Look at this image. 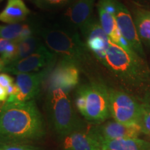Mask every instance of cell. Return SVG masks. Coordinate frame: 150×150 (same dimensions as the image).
Wrapping results in <instances>:
<instances>
[{"mask_svg": "<svg viewBox=\"0 0 150 150\" xmlns=\"http://www.w3.org/2000/svg\"><path fill=\"white\" fill-rule=\"evenodd\" d=\"M24 24H11L0 25V38L18 42L20 40Z\"/></svg>", "mask_w": 150, "mask_h": 150, "instance_id": "20", "label": "cell"}, {"mask_svg": "<svg viewBox=\"0 0 150 150\" xmlns=\"http://www.w3.org/2000/svg\"><path fill=\"white\" fill-rule=\"evenodd\" d=\"M38 6L43 8L63 6L74 0H33Z\"/></svg>", "mask_w": 150, "mask_h": 150, "instance_id": "23", "label": "cell"}, {"mask_svg": "<svg viewBox=\"0 0 150 150\" xmlns=\"http://www.w3.org/2000/svg\"><path fill=\"white\" fill-rule=\"evenodd\" d=\"M29 13L23 0H7L5 8L0 12V22L6 24L21 23Z\"/></svg>", "mask_w": 150, "mask_h": 150, "instance_id": "16", "label": "cell"}, {"mask_svg": "<svg viewBox=\"0 0 150 150\" xmlns=\"http://www.w3.org/2000/svg\"><path fill=\"white\" fill-rule=\"evenodd\" d=\"M46 107L52 128L60 138L83 129V123L74 109L68 93L60 88H48Z\"/></svg>", "mask_w": 150, "mask_h": 150, "instance_id": "3", "label": "cell"}, {"mask_svg": "<svg viewBox=\"0 0 150 150\" xmlns=\"http://www.w3.org/2000/svg\"><path fill=\"white\" fill-rule=\"evenodd\" d=\"M62 150H104L91 129L78 131L63 138Z\"/></svg>", "mask_w": 150, "mask_h": 150, "instance_id": "15", "label": "cell"}, {"mask_svg": "<svg viewBox=\"0 0 150 150\" xmlns=\"http://www.w3.org/2000/svg\"><path fill=\"white\" fill-rule=\"evenodd\" d=\"M11 42V40H6V39L0 38V54H1L6 48L8 45Z\"/></svg>", "mask_w": 150, "mask_h": 150, "instance_id": "25", "label": "cell"}, {"mask_svg": "<svg viewBox=\"0 0 150 150\" xmlns=\"http://www.w3.org/2000/svg\"><path fill=\"white\" fill-rule=\"evenodd\" d=\"M52 69L16 75V84L18 93L16 96L8 97L6 102L21 103L34 99L40 93L41 86Z\"/></svg>", "mask_w": 150, "mask_h": 150, "instance_id": "10", "label": "cell"}, {"mask_svg": "<svg viewBox=\"0 0 150 150\" xmlns=\"http://www.w3.org/2000/svg\"><path fill=\"white\" fill-rule=\"evenodd\" d=\"M138 125L142 133L150 136V104H142V110Z\"/></svg>", "mask_w": 150, "mask_h": 150, "instance_id": "22", "label": "cell"}, {"mask_svg": "<svg viewBox=\"0 0 150 150\" xmlns=\"http://www.w3.org/2000/svg\"><path fill=\"white\" fill-rule=\"evenodd\" d=\"M142 12L144 13V14H145V16H147L148 18H150V11L146 10V9H142Z\"/></svg>", "mask_w": 150, "mask_h": 150, "instance_id": "28", "label": "cell"}, {"mask_svg": "<svg viewBox=\"0 0 150 150\" xmlns=\"http://www.w3.org/2000/svg\"><path fill=\"white\" fill-rule=\"evenodd\" d=\"M133 18L141 42L150 45V18L144 14L142 8H137L135 11Z\"/></svg>", "mask_w": 150, "mask_h": 150, "instance_id": "19", "label": "cell"}, {"mask_svg": "<svg viewBox=\"0 0 150 150\" xmlns=\"http://www.w3.org/2000/svg\"><path fill=\"white\" fill-rule=\"evenodd\" d=\"M75 105L89 122L102 123L110 117L108 88L99 82L79 86L75 93Z\"/></svg>", "mask_w": 150, "mask_h": 150, "instance_id": "4", "label": "cell"}, {"mask_svg": "<svg viewBox=\"0 0 150 150\" xmlns=\"http://www.w3.org/2000/svg\"><path fill=\"white\" fill-rule=\"evenodd\" d=\"M93 133L102 143V141L119 138H138L141 129L138 124L126 125L116 121H108L91 128Z\"/></svg>", "mask_w": 150, "mask_h": 150, "instance_id": "12", "label": "cell"}, {"mask_svg": "<svg viewBox=\"0 0 150 150\" xmlns=\"http://www.w3.org/2000/svg\"><path fill=\"white\" fill-rule=\"evenodd\" d=\"M0 150H45L37 146L26 142H11L0 140Z\"/></svg>", "mask_w": 150, "mask_h": 150, "instance_id": "21", "label": "cell"}, {"mask_svg": "<svg viewBox=\"0 0 150 150\" xmlns=\"http://www.w3.org/2000/svg\"><path fill=\"white\" fill-rule=\"evenodd\" d=\"M45 45L40 38L35 35L24 38L17 42L16 52L11 63L22 60L38 51Z\"/></svg>", "mask_w": 150, "mask_h": 150, "instance_id": "18", "label": "cell"}, {"mask_svg": "<svg viewBox=\"0 0 150 150\" xmlns=\"http://www.w3.org/2000/svg\"><path fill=\"white\" fill-rule=\"evenodd\" d=\"M79 79V65L69 60L60 59L45 81L47 85V89L60 88L68 93L78 86Z\"/></svg>", "mask_w": 150, "mask_h": 150, "instance_id": "8", "label": "cell"}, {"mask_svg": "<svg viewBox=\"0 0 150 150\" xmlns=\"http://www.w3.org/2000/svg\"><path fill=\"white\" fill-rule=\"evenodd\" d=\"M110 117L126 125L138 124L142 110V104L129 94L113 88H108Z\"/></svg>", "mask_w": 150, "mask_h": 150, "instance_id": "6", "label": "cell"}, {"mask_svg": "<svg viewBox=\"0 0 150 150\" xmlns=\"http://www.w3.org/2000/svg\"><path fill=\"white\" fill-rule=\"evenodd\" d=\"M81 33L85 40L84 43L86 48L104 65L110 40L99 22L93 18Z\"/></svg>", "mask_w": 150, "mask_h": 150, "instance_id": "11", "label": "cell"}, {"mask_svg": "<svg viewBox=\"0 0 150 150\" xmlns=\"http://www.w3.org/2000/svg\"><path fill=\"white\" fill-rule=\"evenodd\" d=\"M97 11L102 29L112 42L118 45L122 36L118 30L115 18V0H99Z\"/></svg>", "mask_w": 150, "mask_h": 150, "instance_id": "13", "label": "cell"}, {"mask_svg": "<svg viewBox=\"0 0 150 150\" xmlns=\"http://www.w3.org/2000/svg\"><path fill=\"white\" fill-rule=\"evenodd\" d=\"M115 18L122 36L127 41L135 53L145 59V50L137 33L134 18L126 6L119 0H115Z\"/></svg>", "mask_w": 150, "mask_h": 150, "instance_id": "9", "label": "cell"}, {"mask_svg": "<svg viewBox=\"0 0 150 150\" xmlns=\"http://www.w3.org/2000/svg\"><path fill=\"white\" fill-rule=\"evenodd\" d=\"M57 57L45 45L34 54L20 61L8 63L6 65L3 72L18 75L52 69L55 66Z\"/></svg>", "mask_w": 150, "mask_h": 150, "instance_id": "7", "label": "cell"}, {"mask_svg": "<svg viewBox=\"0 0 150 150\" xmlns=\"http://www.w3.org/2000/svg\"><path fill=\"white\" fill-rule=\"evenodd\" d=\"M137 1H141V0H137Z\"/></svg>", "mask_w": 150, "mask_h": 150, "instance_id": "30", "label": "cell"}, {"mask_svg": "<svg viewBox=\"0 0 150 150\" xmlns=\"http://www.w3.org/2000/svg\"><path fill=\"white\" fill-rule=\"evenodd\" d=\"M6 65L7 64L6 63L5 61H4L2 59H0V73L3 72L4 69V67H6Z\"/></svg>", "mask_w": 150, "mask_h": 150, "instance_id": "27", "label": "cell"}, {"mask_svg": "<svg viewBox=\"0 0 150 150\" xmlns=\"http://www.w3.org/2000/svg\"><path fill=\"white\" fill-rule=\"evenodd\" d=\"M46 134L44 118L34 99L21 103H7L0 108V140L28 142Z\"/></svg>", "mask_w": 150, "mask_h": 150, "instance_id": "1", "label": "cell"}, {"mask_svg": "<svg viewBox=\"0 0 150 150\" xmlns=\"http://www.w3.org/2000/svg\"><path fill=\"white\" fill-rule=\"evenodd\" d=\"M8 99L6 90L0 85V102H5Z\"/></svg>", "mask_w": 150, "mask_h": 150, "instance_id": "26", "label": "cell"}, {"mask_svg": "<svg viewBox=\"0 0 150 150\" xmlns=\"http://www.w3.org/2000/svg\"><path fill=\"white\" fill-rule=\"evenodd\" d=\"M3 1V0H0V1Z\"/></svg>", "mask_w": 150, "mask_h": 150, "instance_id": "29", "label": "cell"}, {"mask_svg": "<svg viewBox=\"0 0 150 150\" xmlns=\"http://www.w3.org/2000/svg\"><path fill=\"white\" fill-rule=\"evenodd\" d=\"M102 144L104 150H150V142L137 138L104 140Z\"/></svg>", "mask_w": 150, "mask_h": 150, "instance_id": "17", "label": "cell"}, {"mask_svg": "<svg viewBox=\"0 0 150 150\" xmlns=\"http://www.w3.org/2000/svg\"><path fill=\"white\" fill-rule=\"evenodd\" d=\"M45 46L62 59L73 61L81 65L88 59V50L79 35L62 29H44L40 31Z\"/></svg>", "mask_w": 150, "mask_h": 150, "instance_id": "5", "label": "cell"}, {"mask_svg": "<svg viewBox=\"0 0 150 150\" xmlns=\"http://www.w3.org/2000/svg\"><path fill=\"white\" fill-rule=\"evenodd\" d=\"M104 65L127 88L143 90L150 86V67L145 59L110 40Z\"/></svg>", "mask_w": 150, "mask_h": 150, "instance_id": "2", "label": "cell"}, {"mask_svg": "<svg viewBox=\"0 0 150 150\" xmlns=\"http://www.w3.org/2000/svg\"><path fill=\"white\" fill-rule=\"evenodd\" d=\"M95 0H74L67 8L65 16L72 27L81 31L86 27L93 18Z\"/></svg>", "mask_w": 150, "mask_h": 150, "instance_id": "14", "label": "cell"}, {"mask_svg": "<svg viewBox=\"0 0 150 150\" xmlns=\"http://www.w3.org/2000/svg\"><path fill=\"white\" fill-rule=\"evenodd\" d=\"M14 83L13 79L9 75L8 73H0V85L6 89L8 86Z\"/></svg>", "mask_w": 150, "mask_h": 150, "instance_id": "24", "label": "cell"}]
</instances>
